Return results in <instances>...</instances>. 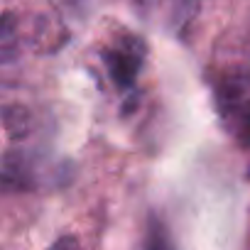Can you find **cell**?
I'll use <instances>...</instances> for the list:
<instances>
[{
    "mask_svg": "<svg viewBox=\"0 0 250 250\" xmlns=\"http://www.w3.org/2000/svg\"><path fill=\"white\" fill-rule=\"evenodd\" d=\"M147 250H169V243H167V238H165V233L162 230H152L150 233V243H147Z\"/></svg>",
    "mask_w": 250,
    "mask_h": 250,
    "instance_id": "4",
    "label": "cell"
},
{
    "mask_svg": "<svg viewBox=\"0 0 250 250\" xmlns=\"http://www.w3.org/2000/svg\"><path fill=\"white\" fill-rule=\"evenodd\" d=\"M135 105H138V93H130V98L123 103V115H130L135 110Z\"/></svg>",
    "mask_w": 250,
    "mask_h": 250,
    "instance_id": "6",
    "label": "cell"
},
{
    "mask_svg": "<svg viewBox=\"0 0 250 250\" xmlns=\"http://www.w3.org/2000/svg\"><path fill=\"white\" fill-rule=\"evenodd\" d=\"M248 182H250V167H248Z\"/></svg>",
    "mask_w": 250,
    "mask_h": 250,
    "instance_id": "7",
    "label": "cell"
},
{
    "mask_svg": "<svg viewBox=\"0 0 250 250\" xmlns=\"http://www.w3.org/2000/svg\"><path fill=\"white\" fill-rule=\"evenodd\" d=\"M240 145L250 147V115H245L243 120V128H240Z\"/></svg>",
    "mask_w": 250,
    "mask_h": 250,
    "instance_id": "5",
    "label": "cell"
},
{
    "mask_svg": "<svg viewBox=\"0 0 250 250\" xmlns=\"http://www.w3.org/2000/svg\"><path fill=\"white\" fill-rule=\"evenodd\" d=\"M47 250H79V238L76 235H62Z\"/></svg>",
    "mask_w": 250,
    "mask_h": 250,
    "instance_id": "3",
    "label": "cell"
},
{
    "mask_svg": "<svg viewBox=\"0 0 250 250\" xmlns=\"http://www.w3.org/2000/svg\"><path fill=\"white\" fill-rule=\"evenodd\" d=\"M3 130L10 140H25L30 133H32V113L20 105V103H10V105H3Z\"/></svg>",
    "mask_w": 250,
    "mask_h": 250,
    "instance_id": "2",
    "label": "cell"
},
{
    "mask_svg": "<svg viewBox=\"0 0 250 250\" xmlns=\"http://www.w3.org/2000/svg\"><path fill=\"white\" fill-rule=\"evenodd\" d=\"M103 62H105V66H108V71H110V76L118 86H130L138 69H140V57L128 54L123 49H105Z\"/></svg>",
    "mask_w": 250,
    "mask_h": 250,
    "instance_id": "1",
    "label": "cell"
}]
</instances>
